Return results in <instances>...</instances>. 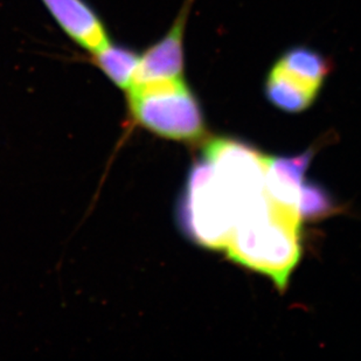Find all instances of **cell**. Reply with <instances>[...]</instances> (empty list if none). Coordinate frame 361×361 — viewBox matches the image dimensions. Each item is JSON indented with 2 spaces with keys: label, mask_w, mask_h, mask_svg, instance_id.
<instances>
[{
  "label": "cell",
  "mask_w": 361,
  "mask_h": 361,
  "mask_svg": "<svg viewBox=\"0 0 361 361\" xmlns=\"http://www.w3.org/2000/svg\"><path fill=\"white\" fill-rule=\"evenodd\" d=\"M300 215L264 193L240 213L226 250L240 266L269 277L284 290L300 261Z\"/></svg>",
  "instance_id": "6da1fadb"
},
{
  "label": "cell",
  "mask_w": 361,
  "mask_h": 361,
  "mask_svg": "<svg viewBox=\"0 0 361 361\" xmlns=\"http://www.w3.org/2000/svg\"><path fill=\"white\" fill-rule=\"evenodd\" d=\"M126 92L133 126L183 143H195L206 135L200 103L184 78L137 83Z\"/></svg>",
  "instance_id": "7a4b0ae2"
},
{
  "label": "cell",
  "mask_w": 361,
  "mask_h": 361,
  "mask_svg": "<svg viewBox=\"0 0 361 361\" xmlns=\"http://www.w3.org/2000/svg\"><path fill=\"white\" fill-rule=\"evenodd\" d=\"M238 220V208L215 180L207 161L195 164L178 206L185 234L209 249H225Z\"/></svg>",
  "instance_id": "3957f363"
},
{
  "label": "cell",
  "mask_w": 361,
  "mask_h": 361,
  "mask_svg": "<svg viewBox=\"0 0 361 361\" xmlns=\"http://www.w3.org/2000/svg\"><path fill=\"white\" fill-rule=\"evenodd\" d=\"M330 73V61L322 53L304 46L290 48L267 75V99L286 113L304 111L314 104Z\"/></svg>",
  "instance_id": "277c9868"
},
{
  "label": "cell",
  "mask_w": 361,
  "mask_h": 361,
  "mask_svg": "<svg viewBox=\"0 0 361 361\" xmlns=\"http://www.w3.org/2000/svg\"><path fill=\"white\" fill-rule=\"evenodd\" d=\"M204 159L215 180L238 208V216L247 206L266 193L267 156L241 140L219 137L204 145Z\"/></svg>",
  "instance_id": "5b68a950"
},
{
  "label": "cell",
  "mask_w": 361,
  "mask_h": 361,
  "mask_svg": "<svg viewBox=\"0 0 361 361\" xmlns=\"http://www.w3.org/2000/svg\"><path fill=\"white\" fill-rule=\"evenodd\" d=\"M193 4L195 0H185L166 33L140 53V67L133 85L143 82L184 78L185 30Z\"/></svg>",
  "instance_id": "8992f818"
},
{
  "label": "cell",
  "mask_w": 361,
  "mask_h": 361,
  "mask_svg": "<svg viewBox=\"0 0 361 361\" xmlns=\"http://www.w3.org/2000/svg\"><path fill=\"white\" fill-rule=\"evenodd\" d=\"M60 30L87 53L111 41L106 23L85 0H41Z\"/></svg>",
  "instance_id": "52a82bcc"
},
{
  "label": "cell",
  "mask_w": 361,
  "mask_h": 361,
  "mask_svg": "<svg viewBox=\"0 0 361 361\" xmlns=\"http://www.w3.org/2000/svg\"><path fill=\"white\" fill-rule=\"evenodd\" d=\"M314 154L309 150L293 157H267V195L276 204L296 209L304 174Z\"/></svg>",
  "instance_id": "ba28073f"
},
{
  "label": "cell",
  "mask_w": 361,
  "mask_h": 361,
  "mask_svg": "<svg viewBox=\"0 0 361 361\" xmlns=\"http://www.w3.org/2000/svg\"><path fill=\"white\" fill-rule=\"evenodd\" d=\"M140 60V53L113 41L99 51L89 53L88 58L95 68L123 92L129 90L135 83Z\"/></svg>",
  "instance_id": "9c48e42d"
},
{
  "label": "cell",
  "mask_w": 361,
  "mask_h": 361,
  "mask_svg": "<svg viewBox=\"0 0 361 361\" xmlns=\"http://www.w3.org/2000/svg\"><path fill=\"white\" fill-rule=\"evenodd\" d=\"M300 220L317 221L337 211V206L326 190L316 183H303L297 202Z\"/></svg>",
  "instance_id": "30bf717a"
}]
</instances>
